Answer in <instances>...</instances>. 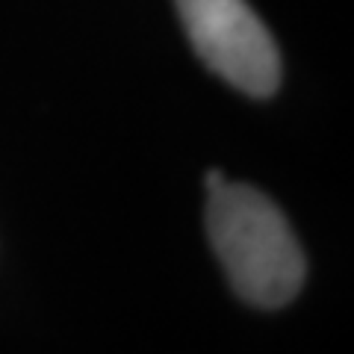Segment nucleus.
<instances>
[{"label":"nucleus","instance_id":"1","mask_svg":"<svg viewBox=\"0 0 354 354\" xmlns=\"http://www.w3.org/2000/svg\"><path fill=\"white\" fill-rule=\"evenodd\" d=\"M207 234L242 301L278 310L301 292L304 254L283 213L254 186L225 180L207 192Z\"/></svg>","mask_w":354,"mask_h":354},{"label":"nucleus","instance_id":"2","mask_svg":"<svg viewBox=\"0 0 354 354\" xmlns=\"http://www.w3.org/2000/svg\"><path fill=\"white\" fill-rule=\"evenodd\" d=\"M174 6L195 53L221 80L251 97L278 92V48L245 0H174Z\"/></svg>","mask_w":354,"mask_h":354},{"label":"nucleus","instance_id":"3","mask_svg":"<svg viewBox=\"0 0 354 354\" xmlns=\"http://www.w3.org/2000/svg\"><path fill=\"white\" fill-rule=\"evenodd\" d=\"M225 180H227V177H225V174H221V171H216V169H213V171H207V177H204V186H207V192H213V189H218V186H221V183H225Z\"/></svg>","mask_w":354,"mask_h":354}]
</instances>
